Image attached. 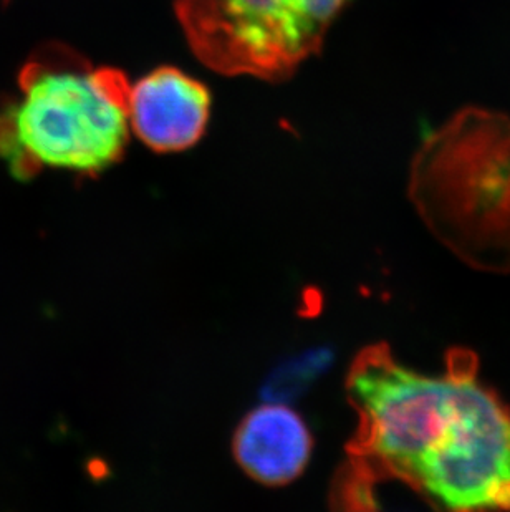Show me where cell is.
I'll return each instance as SVG.
<instances>
[{"label": "cell", "instance_id": "cell-4", "mask_svg": "<svg viewBox=\"0 0 510 512\" xmlns=\"http://www.w3.org/2000/svg\"><path fill=\"white\" fill-rule=\"evenodd\" d=\"M350 0H176L189 47L224 75L280 82L322 49Z\"/></svg>", "mask_w": 510, "mask_h": 512}, {"label": "cell", "instance_id": "cell-6", "mask_svg": "<svg viewBox=\"0 0 510 512\" xmlns=\"http://www.w3.org/2000/svg\"><path fill=\"white\" fill-rule=\"evenodd\" d=\"M312 450L304 418L282 403H265L247 413L232 440L237 464L264 486L295 481L307 468Z\"/></svg>", "mask_w": 510, "mask_h": 512}, {"label": "cell", "instance_id": "cell-2", "mask_svg": "<svg viewBox=\"0 0 510 512\" xmlns=\"http://www.w3.org/2000/svg\"><path fill=\"white\" fill-rule=\"evenodd\" d=\"M409 194L429 229L469 266L510 271V116L466 107L423 141Z\"/></svg>", "mask_w": 510, "mask_h": 512}, {"label": "cell", "instance_id": "cell-5", "mask_svg": "<svg viewBox=\"0 0 510 512\" xmlns=\"http://www.w3.org/2000/svg\"><path fill=\"white\" fill-rule=\"evenodd\" d=\"M130 126L158 153L196 145L211 115V93L204 83L174 67H159L131 85Z\"/></svg>", "mask_w": 510, "mask_h": 512}, {"label": "cell", "instance_id": "cell-3", "mask_svg": "<svg viewBox=\"0 0 510 512\" xmlns=\"http://www.w3.org/2000/svg\"><path fill=\"white\" fill-rule=\"evenodd\" d=\"M19 87L9 108L29 176L44 166L93 176L121 160L131 131V83L121 70L45 45L20 70Z\"/></svg>", "mask_w": 510, "mask_h": 512}, {"label": "cell", "instance_id": "cell-1", "mask_svg": "<svg viewBox=\"0 0 510 512\" xmlns=\"http://www.w3.org/2000/svg\"><path fill=\"white\" fill-rule=\"evenodd\" d=\"M358 415L337 498L371 508L375 484L396 479L451 511L510 509V410L479 382L476 355L453 350L424 375L386 345L355 358L347 378Z\"/></svg>", "mask_w": 510, "mask_h": 512}]
</instances>
